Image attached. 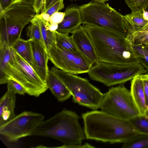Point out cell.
<instances>
[{"label": "cell", "instance_id": "cell-9", "mask_svg": "<svg viewBox=\"0 0 148 148\" xmlns=\"http://www.w3.org/2000/svg\"><path fill=\"white\" fill-rule=\"evenodd\" d=\"M99 108L107 114L125 120L140 115L130 91L124 84L110 88L104 94Z\"/></svg>", "mask_w": 148, "mask_h": 148}, {"label": "cell", "instance_id": "cell-13", "mask_svg": "<svg viewBox=\"0 0 148 148\" xmlns=\"http://www.w3.org/2000/svg\"><path fill=\"white\" fill-rule=\"evenodd\" d=\"M71 33L78 51L92 64L99 62L93 44L84 27L80 25Z\"/></svg>", "mask_w": 148, "mask_h": 148}, {"label": "cell", "instance_id": "cell-31", "mask_svg": "<svg viewBox=\"0 0 148 148\" xmlns=\"http://www.w3.org/2000/svg\"><path fill=\"white\" fill-rule=\"evenodd\" d=\"M143 81L145 93L146 105L148 112V73L140 75Z\"/></svg>", "mask_w": 148, "mask_h": 148}, {"label": "cell", "instance_id": "cell-40", "mask_svg": "<svg viewBox=\"0 0 148 148\" xmlns=\"http://www.w3.org/2000/svg\"><path fill=\"white\" fill-rule=\"evenodd\" d=\"M49 0H45V4H46L47 2Z\"/></svg>", "mask_w": 148, "mask_h": 148}, {"label": "cell", "instance_id": "cell-20", "mask_svg": "<svg viewBox=\"0 0 148 148\" xmlns=\"http://www.w3.org/2000/svg\"><path fill=\"white\" fill-rule=\"evenodd\" d=\"M12 47L17 53L32 66V54L29 39L25 40L20 38Z\"/></svg>", "mask_w": 148, "mask_h": 148}, {"label": "cell", "instance_id": "cell-19", "mask_svg": "<svg viewBox=\"0 0 148 148\" xmlns=\"http://www.w3.org/2000/svg\"><path fill=\"white\" fill-rule=\"evenodd\" d=\"M34 18L39 27L44 44L48 50L50 47L56 42L55 31L51 32L48 29L47 24L39 14H36Z\"/></svg>", "mask_w": 148, "mask_h": 148}, {"label": "cell", "instance_id": "cell-26", "mask_svg": "<svg viewBox=\"0 0 148 148\" xmlns=\"http://www.w3.org/2000/svg\"><path fill=\"white\" fill-rule=\"evenodd\" d=\"M132 12L140 11L148 8V0H125Z\"/></svg>", "mask_w": 148, "mask_h": 148}, {"label": "cell", "instance_id": "cell-36", "mask_svg": "<svg viewBox=\"0 0 148 148\" xmlns=\"http://www.w3.org/2000/svg\"><path fill=\"white\" fill-rule=\"evenodd\" d=\"M143 14L144 19L148 21V11L145 10H143Z\"/></svg>", "mask_w": 148, "mask_h": 148}, {"label": "cell", "instance_id": "cell-11", "mask_svg": "<svg viewBox=\"0 0 148 148\" xmlns=\"http://www.w3.org/2000/svg\"><path fill=\"white\" fill-rule=\"evenodd\" d=\"M42 114L24 111L0 126V134L11 142L32 136L35 129L44 120Z\"/></svg>", "mask_w": 148, "mask_h": 148}, {"label": "cell", "instance_id": "cell-38", "mask_svg": "<svg viewBox=\"0 0 148 148\" xmlns=\"http://www.w3.org/2000/svg\"><path fill=\"white\" fill-rule=\"evenodd\" d=\"M143 44V47L144 50L148 55V45Z\"/></svg>", "mask_w": 148, "mask_h": 148}, {"label": "cell", "instance_id": "cell-33", "mask_svg": "<svg viewBox=\"0 0 148 148\" xmlns=\"http://www.w3.org/2000/svg\"><path fill=\"white\" fill-rule=\"evenodd\" d=\"M60 0H49L45 4L41 11V13L45 12L52 5Z\"/></svg>", "mask_w": 148, "mask_h": 148}, {"label": "cell", "instance_id": "cell-43", "mask_svg": "<svg viewBox=\"0 0 148 148\" xmlns=\"http://www.w3.org/2000/svg\"></svg>", "mask_w": 148, "mask_h": 148}, {"label": "cell", "instance_id": "cell-39", "mask_svg": "<svg viewBox=\"0 0 148 148\" xmlns=\"http://www.w3.org/2000/svg\"><path fill=\"white\" fill-rule=\"evenodd\" d=\"M94 1L100 3H104L105 2L108 1L110 0H93Z\"/></svg>", "mask_w": 148, "mask_h": 148}, {"label": "cell", "instance_id": "cell-29", "mask_svg": "<svg viewBox=\"0 0 148 148\" xmlns=\"http://www.w3.org/2000/svg\"><path fill=\"white\" fill-rule=\"evenodd\" d=\"M63 1L64 0H61L57 2L44 13L48 14L50 16L54 13L58 12L64 8Z\"/></svg>", "mask_w": 148, "mask_h": 148}, {"label": "cell", "instance_id": "cell-27", "mask_svg": "<svg viewBox=\"0 0 148 148\" xmlns=\"http://www.w3.org/2000/svg\"><path fill=\"white\" fill-rule=\"evenodd\" d=\"M135 42L148 45V24L134 34Z\"/></svg>", "mask_w": 148, "mask_h": 148}, {"label": "cell", "instance_id": "cell-37", "mask_svg": "<svg viewBox=\"0 0 148 148\" xmlns=\"http://www.w3.org/2000/svg\"><path fill=\"white\" fill-rule=\"evenodd\" d=\"M22 0H12L10 5H12L16 3L22 2Z\"/></svg>", "mask_w": 148, "mask_h": 148}, {"label": "cell", "instance_id": "cell-28", "mask_svg": "<svg viewBox=\"0 0 148 148\" xmlns=\"http://www.w3.org/2000/svg\"><path fill=\"white\" fill-rule=\"evenodd\" d=\"M7 84V89L12 90L16 94L24 95L25 93H27L25 90L23 86L14 80L8 79Z\"/></svg>", "mask_w": 148, "mask_h": 148}, {"label": "cell", "instance_id": "cell-23", "mask_svg": "<svg viewBox=\"0 0 148 148\" xmlns=\"http://www.w3.org/2000/svg\"><path fill=\"white\" fill-rule=\"evenodd\" d=\"M130 120L140 133L148 134V116L139 115Z\"/></svg>", "mask_w": 148, "mask_h": 148}, {"label": "cell", "instance_id": "cell-10", "mask_svg": "<svg viewBox=\"0 0 148 148\" xmlns=\"http://www.w3.org/2000/svg\"><path fill=\"white\" fill-rule=\"evenodd\" d=\"M49 60L54 66L74 74L88 73L92 64L79 51L72 52L58 45L56 42L48 49Z\"/></svg>", "mask_w": 148, "mask_h": 148}, {"label": "cell", "instance_id": "cell-16", "mask_svg": "<svg viewBox=\"0 0 148 148\" xmlns=\"http://www.w3.org/2000/svg\"><path fill=\"white\" fill-rule=\"evenodd\" d=\"M130 92L140 115H147V111L143 81L140 75L131 80Z\"/></svg>", "mask_w": 148, "mask_h": 148}, {"label": "cell", "instance_id": "cell-14", "mask_svg": "<svg viewBox=\"0 0 148 148\" xmlns=\"http://www.w3.org/2000/svg\"><path fill=\"white\" fill-rule=\"evenodd\" d=\"M64 12V19L58 24L56 31L61 34H69L82 24L81 16L79 7L77 5L68 6Z\"/></svg>", "mask_w": 148, "mask_h": 148}, {"label": "cell", "instance_id": "cell-18", "mask_svg": "<svg viewBox=\"0 0 148 148\" xmlns=\"http://www.w3.org/2000/svg\"><path fill=\"white\" fill-rule=\"evenodd\" d=\"M15 51L12 47L0 48V84H7L5 71L8 63L13 57Z\"/></svg>", "mask_w": 148, "mask_h": 148}, {"label": "cell", "instance_id": "cell-3", "mask_svg": "<svg viewBox=\"0 0 148 148\" xmlns=\"http://www.w3.org/2000/svg\"><path fill=\"white\" fill-rule=\"evenodd\" d=\"M79 116L75 112L64 109L45 121L35 129L32 136L51 137L62 143V148H95L88 143L82 144L86 138L80 125Z\"/></svg>", "mask_w": 148, "mask_h": 148}, {"label": "cell", "instance_id": "cell-4", "mask_svg": "<svg viewBox=\"0 0 148 148\" xmlns=\"http://www.w3.org/2000/svg\"><path fill=\"white\" fill-rule=\"evenodd\" d=\"M36 13L33 5L22 2L10 5L0 12V48L11 47Z\"/></svg>", "mask_w": 148, "mask_h": 148}, {"label": "cell", "instance_id": "cell-17", "mask_svg": "<svg viewBox=\"0 0 148 148\" xmlns=\"http://www.w3.org/2000/svg\"><path fill=\"white\" fill-rule=\"evenodd\" d=\"M48 87L59 102L70 98L72 95L61 80L50 70L46 80Z\"/></svg>", "mask_w": 148, "mask_h": 148}, {"label": "cell", "instance_id": "cell-6", "mask_svg": "<svg viewBox=\"0 0 148 148\" xmlns=\"http://www.w3.org/2000/svg\"><path fill=\"white\" fill-rule=\"evenodd\" d=\"M50 70L67 88L74 103L94 110L99 108L104 94L87 79L64 71L55 66Z\"/></svg>", "mask_w": 148, "mask_h": 148}, {"label": "cell", "instance_id": "cell-22", "mask_svg": "<svg viewBox=\"0 0 148 148\" xmlns=\"http://www.w3.org/2000/svg\"><path fill=\"white\" fill-rule=\"evenodd\" d=\"M122 148H148V134H137L124 143Z\"/></svg>", "mask_w": 148, "mask_h": 148}, {"label": "cell", "instance_id": "cell-24", "mask_svg": "<svg viewBox=\"0 0 148 148\" xmlns=\"http://www.w3.org/2000/svg\"><path fill=\"white\" fill-rule=\"evenodd\" d=\"M30 23L31 24L26 29L27 37L29 39H35L44 43L40 28L36 21L33 18Z\"/></svg>", "mask_w": 148, "mask_h": 148}, {"label": "cell", "instance_id": "cell-15", "mask_svg": "<svg viewBox=\"0 0 148 148\" xmlns=\"http://www.w3.org/2000/svg\"><path fill=\"white\" fill-rule=\"evenodd\" d=\"M16 93L12 90H7L0 100V126L13 118L16 101Z\"/></svg>", "mask_w": 148, "mask_h": 148}, {"label": "cell", "instance_id": "cell-8", "mask_svg": "<svg viewBox=\"0 0 148 148\" xmlns=\"http://www.w3.org/2000/svg\"><path fill=\"white\" fill-rule=\"evenodd\" d=\"M5 75L7 82L11 79L18 82L30 95L38 97L48 89L46 82L39 76L31 65L15 51L7 65Z\"/></svg>", "mask_w": 148, "mask_h": 148}, {"label": "cell", "instance_id": "cell-2", "mask_svg": "<svg viewBox=\"0 0 148 148\" xmlns=\"http://www.w3.org/2000/svg\"><path fill=\"white\" fill-rule=\"evenodd\" d=\"M86 138L111 144L123 143L140 133L130 120L97 110L82 114Z\"/></svg>", "mask_w": 148, "mask_h": 148}, {"label": "cell", "instance_id": "cell-25", "mask_svg": "<svg viewBox=\"0 0 148 148\" xmlns=\"http://www.w3.org/2000/svg\"><path fill=\"white\" fill-rule=\"evenodd\" d=\"M136 55L139 62L148 72V55L143 47V44L136 45L134 47Z\"/></svg>", "mask_w": 148, "mask_h": 148}, {"label": "cell", "instance_id": "cell-1", "mask_svg": "<svg viewBox=\"0 0 148 148\" xmlns=\"http://www.w3.org/2000/svg\"><path fill=\"white\" fill-rule=\"evenodd\" d=\"M91 39L99 62L120 65L139 63L133 45L134 38L106 29L83 26Z\"/></svg>", "mask_w": 148, "mask_h": 148}, {"label": "cell", "instance_id": "cell-5", "mask_svg": "<svg viewBox=\"0 0 148 148\" xmlns=\"http://www.w3.org/2000/svg\"><path fill=\"white\" fill-rule=\"evenodd\" d=\"M79 7L83 25L106 29L132 38L123 23V15L108 4L93 0Z\"/></svg>", "mask_w": 148, "mask_h": 148}, {"label": "cell", "instance_id": "cell-41", "mask_svg": "<svg viewBox=\"0 0 148 148\" xmlns=\"http://www.w3.org/2000/svg\"><path fill=\"white\" fill-rule=\"evenodd\" d=\"M147 115L148 116V112H147Z\"/></svg>", "mask_w": 148, "mask_h": 148}, {"label": "cell", "instance_id": "cell-32", "mask_svg": "<svg viewBox=\"0 0 148 148\" xmlns=\"http://www.w3.org/2000/svg\"><path fill=\"white\" fill-rule=\"evenodd\" d=\"M45 3V0H34L33 6L36 14H39Z\"/></svg>", "mask_w": 148, "mask_h": 148}, {"label": "cell", "instance_id": "cell-12", "mask_svg": "<svg viewBox=\"0 0 148 148\" xmlns=\"http://www.w3.org/2000/svg\"><path fill=\"white\" fill-rule=\"evenodd\" d=\"M29 39L32 51V66L40 78L46 82L49 71L48 66L49 58L47 49L42 42L35 39Z\"/></svg>", "mask_w": 148, "mask_h": 148}, {"label": "cell", "instance_id": "cell-21", "mask_svg": "<svg viewBox=\"0 0 148 148\" xmlns=\"http://www.w3.org/2000/svg\"><path fill=\"white\" fill-rule=\"evenodd\" d=\"M55 33L56 42L58 45L72 52L78 51L71 36H69V34H61L56 31Z\"/></svg>", "mask_w": 148, "mask_h": 148}, {"label": "cell", "instance_id": "cell-42", "mask_svg": "<svg viewBox=\"0 0 148 148\" xmlns=\"http://www.w3.org/2000/svg\"><path fill=\"white\" fill-rule=\"evenodd\" d=\"M146 10L148 11V8Z\"/></svg>", "mask_w": 148, "mask_h": 148}, {"label": "cell", "instance_id": "cell-30", "mask_svg": "<svg viewBox=\"0 0 148 148\" xmlns=\"http://www.w3.org/2000/svg\"><path fill=\"white\" fill-rule=\"evenodd\" d=\"M65 15L64 12H57L51 15L49 19V23L60 24L63 20Z\"/></svg>", "mask_w": 148, "mask_h": 148}, {"label": "cell", "instance_id": "cell-35", "mask_svg": "<svg viewBox=\"0 0 148 148\" xmlns=\"http://www.w3.org/2000/svg\"><path fill=\"white\" fill-rule=\"evenodd\" d=\"M47 26L48 29L50 31L55 32L57 30L58 27V24L56 23H49Z\"/></svg>", "mask_w": 148, "mask_h": 148}, {"label": "cell", "instance_id": "cell-7", "mask_svg": "<svg viewBox=\"0 0 148 148\" xmlns=\"http://www.w3.org/2000/svg\"><path fill=\"white\" fill-rule=\"evenodd\" d=\"M147 72L140 63L125 65L99 62L92 66L88 73L92 80L111 86L124 84L135 76Z\"/></svg>", "mask_w": 148, "mask_h": 148}, {"label": "cell", "instance_id": "cell-34", "mask_svg": "<svg viewBox=\"0 0 148 148\" xmlns=\"http://www.w3.org/2000/svg\"><path fill=\"white\" fill-rule=\"evenodd\" d=\"M12 0H0V7L4 10L10 5Z\"/></svg>", "mask_w": 148, "mask_h": 148}]
</instances>
